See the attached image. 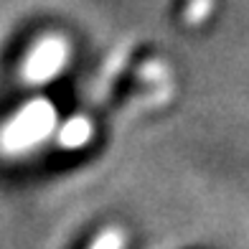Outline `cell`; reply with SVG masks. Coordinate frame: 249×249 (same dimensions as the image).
<instances>
[{"label": "cell", "instance_id": "cell-3", "mask_svg": "<svg viewBox=\"0 0 249 249\" xmlns=\"http://www.w3.org/2000/svg\"><path fill=\"white\" fill-rule=\"evenodd\" d=\"M92 140V122H89L84 115H74L69 117L59 132H56V142L66 150H76V148H84V145Z\"/></svg>", "mask_w": 249, "mask_h": 249}, {"label": "cell", "instance_id": "cell-1", "mask_svg": "<svg viewBox=\"0 0 249 249\" xmlns=\"http://www.w3.org/2000/svg\"><path fill=\"white\" fill-rule=\"evenodd\" d=\"M56 130V109L49 99H31L0 130V148L10 155L28 153Z\"/></svg>", "mask_w": 249, "mask_h": 249}, {"label": "cell", "instance_id": "cell-2", "mask_svg": "<svg viewBox=\"0 0 249 249\" xmlns=\"http://www.w3.org/2000/svg\"><path fill=\"white\" fill-rule=\"evenodd\" d=\"M69 61V43L61 36H43L33 43L23 61V79L28 84H46L64 71Z\"/></svg>", "mask_w": 249, "mask_h": 249}, {"label": "cell", "instance_id": "cell-4", "mask_svg": "<svg viewBox=\"0 0 249 249\" xmlns=\"http://www.w3.org/2000/svg\"><path fill=\"white\" fill-rule=\"evenodd\" d=\"M89 249H124V231H120V229L102 231Z\"/></svg>", "mask_w": 249, "mask_h": 249}]
</instances>
